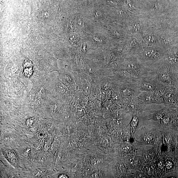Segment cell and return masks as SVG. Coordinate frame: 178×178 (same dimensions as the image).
Returning a JSON list of instances; mask_svg holds the SVG:
<instances>
[{
	"mask_svg": "<svg viewBox=\"0 0 178 178\" xmlns=\"http://www.w3.org/2000/svg\"><path fill=\"white\" fill-rule=\"evenodd\" d=\"M131 91L128 89H126L123 90L122 92V94L124 97L127 98L131 94Z\"/></svg>",
	"mask_w": 178,
	"mask_h": 178,
	"instance_id": "5",
	"label": "cell"
},
{
	"mask_svg": "<svg viewBox=\"0 0 178 178\" xmlns=\"http://www.w3.org/2000/svg\"><path fill=\"white\" fill-rule=\"evenodd\" d=\"M23 74L26 77L32 76L33 73V65L32 61L28 59H25L24 64Z\"/></svg>",
	"mask_w": 178,
	"mask_h": 178,
	"instance_id": "1",
	"label": "cell"
},
{
	"mask_svg": "<svg viewBox=\"0 0 178 178\" xmlns=\"http://www.w3.org/2000/svg\"><path fill=\"white\" fill-rule=\"evenodd\" d=\"M138 119L137 117H134L132 121L131 126L132 130H134L137 125Z\"/></svg>",
	"mask_w": 178,
	"mask_h": 178,
	"instance_id": "4",
	"label": "cell"
},
{
	"mask_svg": "<svg viewBox=\"0 0 178 178\" xmlns=\"http://www.w3.org/2000/svg\"><path fill=\"white\" fill-rule=\"evenodd\" d=\"M59 178H68V176H67L65 174H62L59 175L58 176Z\"/></svg>",
	"mask_w": 178,
	"mask_h": 178,
	"instance_id": "8",
	"label": "cell"
},
{
	"mask_svg": "<svg viewBox=\"0 0 178 178\" xmlns=\"http://www.w3.org/2000/svg\"><path fill=\"white\" fill-rule=\"evenodd\" d=\"M132 103L134 104H136L138 103V100L137 98H134L132 100Z\"/></svg>",
	"mask_w": 178,
	"mask_h": 178,
	"instance_id": "10",
	"label": "cell"
},
{
	"mask_svg": "<svg viewBox=\"0 0 178 178\" xmlns=\"http://www.w3.org/2000/svg\"><path fill=\"white\" fill-rule=\"evenodd\" d=\"M118 96H117V94H114V96H113V99L115 101H116L117 100V99H118Z\"/></svg>",
	"mask_w": 178,
	"mask_h": 178,
	"instance_id": "12",
	"label": "cell"
},
{
	"mask_svg": "<svg viewBox=\"0 0 178 178\" xmlns=\"http://www.w3.org/2000/svg\"><path fill=\"white\" fill-rule=\"evenodd\" d=\"M93 39L95 40V41H96L99 42H102V40H101L100 39H99V38H98L97 37H93Z\"/></svg>",
	"mask_w": 178,
	"mask_h": 178,
	"instance_id": "11",
	"label": "cell"
},
{
	"mask_svg": "<svg viewBox=\"0 0 178 178\" xmlns=\"http://www.w3.org/2000/svg\"><path fill=\"white\" fill-rule=\"evenodd\" d=\"M141 86L143 89L147 90H151L153 89V86L149 83L144 82L142 83Z\"/></svg>",
	"mask_w": 178,
	"mask_h": 178,
	"instance_id": "3",
	"label": "cell"
},
{
	"mask_svg": "<svg viewBox=\"0 0 178 178\" xmlns=\"http://www.w3.org/2000/svg\"><path fill=\"white\" fill-rule=\"evenodd\" d=\"M121 149L123 151H124V152H128L131 149V147L129 145L123 144L122 146Z\"/></svg>",
	"mask_w": 178,
	"mask_h": 178,
	"instance_id": "6",
	"label": "cell"
},
{
	"mask_svg": "<svg viewBox=\"0 0 178 178\" xmlns=\"http://www.w3.org/2000/svg\"><path fill=\"white\" fill-rule=\"evenodd\" d=\"M166 167L167 169H170L172 167V163L171 162L168 161L166 163Z\"/></svg>",
	"mask_w": 178,
	"mask_h": 178,
	"instance_id": "7",
	"label": "cell"
},
{
	"mask_svg": "<svg viewBox=\"0 0 178 178\" xmlns=\"http://www.w3.org/2000/svg\"><path fill=\"white\" fill-rule=\"evenodd\" d=\"M158 165L159 168H161V169H162L164 168V164L162 162L160 161L158 163Z\"/></svg>",
	"mask_w": 178,
	"mask_h": 178,
	"instance_id": "9",
	"label": "cell"
},
{
	"mask_svg": "<svg viewBox=\"0 0 178 178\" xmlns=\"http://www.w3.org/2000/svg\"><path fill=\"white\" fill-rule=\"evenodd\" d=\"M139 97L142 99L144 102L147 103H150L153 100V95L150 92H144L140 94Z\"/></svg>",
	"mask_w": 178,
	"mask_h": 178,
	"instance_id": "2",
	"label": "cell"
},
{
	"mask_svg": "<svg viewBox=\"0 0 178 178\" xmlns=\"http://www.w3.org/2000/svg\"><path fill=\"white\" fill-rule=\"evenodd\" d=\"M168 119H167V118H165V119H164V120H163L164 123V124L167 123L168 122Z\"/></svg>",
	"mask_w": 178,
	"mask_h": 178,
	"instance_id": "13",
	"label": "cell"
}]
</instances>
